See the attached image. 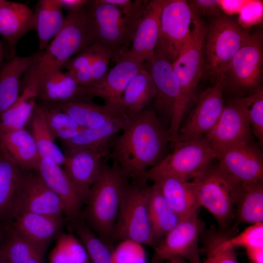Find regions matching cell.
<instances>
[{
	"instance_id": "cell-1",
	"label": "cell",
	"mask_w": 263,
	"mask_h": 263,
	"mask_svg": "<svg viewBox=\"0 0 263 263\" xmlns=\"http://www.w3.org/2000/svg\"><path fill=\"white\" fill-rule=\"evenodd\" d=\"M122 131L113 142L108 159L119 166L128 179H142L169 153L168 131L151 105L131 117Z\"/></svg>"
},
{
	"instance_id": "cell-18",
	"label": "cell",
	"mask_w": 263,
	"mask_h": 263,
	"mask_svg": "<svg viewBox=\"0 0 263 263\" xmlns=\"http://www.w3.org/2000/svg\"><path fill=\"white\" fill-rule=\"evenodd\" d=\"M216 160L226 173L242 184L263 182V154L253 140L216 152Z\"/></svg>"
},
{
	"instance_id": "cell-28",
	"label": "cell",
	"mask_w": 263,
	"mask_h": 263,
	"mask_svg": "<svg viewBox=\"0 0 263 263\" xmlns=\"http://www.w3.org/2000/svg\"><path fill=\"white\" fill-rule=\"evenodd\" d=\"M24 170L0 152V223L13 221Z\"/></svg>"
},
{
	"instance_id": "cell-2",
	"label": "cell",
	"mask_w": 263,
	"mask_h": 263,
	"mask_svg": "<svg viewBox=\"0 0 263 263\" xmlns=\"http://www.w3.org/2000/svg\"><path fill=\"white\" fill-rule=\"evenodd\" d=\"M149 1L129 0L119 7L102 0H87L84 7L88 47L99 44L110 50L112 59L118 61L130 48Z\"/></svg>"
},
{
	"instance_id": "cell-33",
	"label": "cell",
	"mask_w": 263,
	"mask_h": 263,
	"mask_svg": "<svg viewBox=\"0 0 263 263\" xmlns=\"http://www.w3.org/2000/svg\"><path fill=\"white\" fill-rule=\"evenodd\" d=\"M235 226L263 223V182L243 184L235 207Z\"/></svg>"
},
{
	"instance_id": "cell-19",
	"label": "cell",
	"mask_w": 263,
	"mask_h": 263,
	"mask_svg": "<svg viewBox=\"0 0 263 263\" xmlns=\"http://www.w3.org/2000/svg\"><path fill=\"white\" fill-rule=\"evenodd\" d=\"M143 68V63L122 58L100 80L91 86L83 87L82 95L101 98L105 104L122 109V96L127 85Z\"/></svg>"
},
{
	"instance_id": "cell-10",
	"label": "cell",
	"mask_w": 263,
	"mask_h": 263,
	"mask_svg": "<svg viewBox=\"0 0 263 263\" xmlns=\"http://www.w3.org/2000/svg\"><path fill=\"white\" fill-rule=\"evenodd\" d=\"M214 160L216 152L205 136L176 143L171 152L157 165L148 170L143 179L167 174L190 181L202 173Z\"/></svg>"
},
{
	"instance_id": "cell-27",
	"label": "cell",
	"mask_w": 263,
	"mask_h": 263,
	"mask_svg": "<svg viewBox=\"0 0 263 263\" xmlns=\"http://www.w3.org/2000/svg\"><path fill=\"white\" fill-rule=\"evenodd\" d=\"M0 152L23 170L37 169L40 157L25 128L0 133Z\"/></svg>"
},
{
	"instance_id": "cell-43",
	"label": "cell",
	"mask_w": 263,
	"mask_h": 263,
	"mask_svg": "<svg viewBox=\"0 0 263 263\" xmlns=\"http://www.w3.org/2000/svg\"><path fill=\"white\" fill-rule=\"evenodd\" d=\"M92 45L94 48V57L89 67L93 79L92 85L100 80L107 73L110 60L112 58L110 50L99 44Z\"/></svg>"
},
{
	"instance_id": "cell-32",
	"label": "cell",
	"mask_w": 263,
	"mask_h": 263,
	"mask_svg": "<svg viewBox=\"0 0 263 263\" xmlns=\"http://www.w3.org/2000/svg\"><path fill=\"white\" fill-rule=\"evenodd\" d=\"M62 9L59 0L38 1L34 12L39 51H44L63 27L65 17L63 15Z\"/></svg>"
},
{
	"instance_id": "cell-12",
	"label": "cell",
	"mask_w": 263,
	"mask_h": 263,
	"mask_svg": "<svg viewBox=\"0 0 263 263\" xmlns=\"http://www.w3.org/2000/svg\"><path fill=\"white\" fill-rule=\"evenodd\" d=\"M205 226L198 216L182 219L154 247L152 263H166L174 258L201 263L199 241Z\"/></svg>"
},
{
	"instance_id": "cell-36",
	"label": "cell",
	"mask_w": 263,
	"mask_h": 263,
	"mask_svg": "<svg viewBox=\"0 0 263 263\" xmlns=\"http://www.w3.org/2000/svg\"><path fill=\"white\" fill-rule=\"evenodd\" d=\"M31 134L41 158L52 159L59 166L63 165L65 155L55 143L47 125L40 105L37 103L30 120Z\"/></svg>"
},
{
	"instance_id": "cell-46",
	"label": "cell",
	"mask_w": 263,
	"mask_h": 263,
	"mask_svg": "<svg viewBox=\"0 0 263 263\" xmlns=\"http://www.w3.org/2000/svg\"><path fill=\"white\" fill-rule=\"evenodd\" d=\"M246 252L251 263H263V246L249 248Z\"/></svg>"
},
{
	"instance_id": "cell-14",
	"label": "cell",
	"mask_w": 263,
	"mask_h": 263,
	"mask_svg": "<svg viewBox=\"0 0 263 263\" xmlns=\"http://www.w3.org/2000/svg\"><path fill=\"white\" fill-rule=\"evenodd\" d=\"M223 93L220 79L201 94L186 123L180 128L175 144L203 137L212 129L224 108Z\"/></svg>"
},
{
	"instance_id": "cell-40",
	"label": "cell",
	"mask_w": 263,
	"mask_h": 263,
	"mask_svg": "<svg viewBox=\"0 0 263 263\" xmlns=\"http://www.w3.org/2000/svg\"><path fill=\"white\" fill-rule=\"evenodd\" d=\"M72 227L92 263H113V251L110 245L97 237L88 226L77 220Z\"/></svg>"
},
{
	"instance_id": "cell-48",
	"label": "cell",
	"mask_w": 263,
	"mask_h": 263,
	"mask_svg": "<svg viewBox=\"0 0 263 263\" xmlns=\"http://www.w3.org/2000/svg\"><path fill=\"white\" fill-rule=\"evenodd\" d=\"M6 236V228L4 224L0 223V246L3 244Z\"/></svg>"
},
{
	"instance_id": "cell-23",
	"label": "cell",
	"mask_w": 263,
	"mask_h": 263,
	"mask_svg": "<svg viewBox=\"0 0 263 263\" xmlns=\"http://www.w3.org/2000/svg\"><path fill=\"white\" fill-rule=\"evenodd\" d=\"M92 98L79 96L70 101L56 106L69 115L82 128L101 126L113 120L129 116L119 107L94 103Z\"/></svg>"
},
{
	"instance_id": "cell-42",
	"label": "cell",
	"mask_w": 263,
	"mask_h": 263,
	"mask_svg": "<svg viewBox=\"0 0 263 263\" xmlns=\"http://www.w3.org/2000/svg\"><path fill=\"white\" fill-rule=\"evenodd\" d=\"M228 241L234 247L246 249L263 246V223L252 224L237 235L230 236Z\"/></svg>"
},
{
	"instance_id": "cell-15",
	"label": "cell",
	"mask_w": 263,
	"mask_h": 263,
	"mask_svg": "<svg viewBox=\"0 0 263 263\" xmlns=\"http://www.w3.org/2000/svg\"><path fill=\"white\" fill-rule=\"evenodd\" d=\"M143 65L150 73L156 90L152 106L163 125L167 122L169 130L180 94L172 64L154 55Z\"/></svg>"
},
{
	"instance_id": "cell-24",
	"label": "cell",
	"mask_w": 263,
	"mask_h": 263,
	"mask_svg": "<svg viewBox=\"0 0 263 263\" xmlns=\"http://www.w3.org/2000/svg\"><path fill=\"white\" fill-rule=\"evenodd\" d=\"M36 30L34 12L27 5L14 1L0 0V35L7 41L12 55H16L19 40Z\"/></svg>"
},
{
	"instance_id": "cell-45",
	"label": "cell",
	"mask_w": 263,
	"mask_h": 263,
	"mask_svg": "<svg viewBox=\"0 0 263 263\" xmlns=\"http://www.w3.org/2000/svg\"><path fill=\"white\" fill-rule=\"evenodd\" d=\"M94 57V46L87 47L76 55L69 59L62 66V68L70 72H75L90 67Z\"/></svg>"
},
{
	"instance_id": "cell-22",
	"label": "cell",
	"mask_w": 263,
	"mask_h": 263,
	"mask_svg": "<svg viewBox=\"0 0 263 263\" xmlns=\"http://www.w3.org/2000/svg\"><path fill=\"white\" fill-rule=\"evenodd\" d=\"M11 224L21 236L46 251L50 243L61 234L62 216L24 212L18 214Z\"/></svg>"
},
{
	"instance_id": "cell-31",
	"label": "cell",
	"mask_w": 263,
	"mask_h": 263,
	"mask_svg": "<svg viewBox=\"0 0 263 263\" xmlns=\"http://www.w3.org/2000/svg\"><path fill=\"white\" fill-rule=\"evenodd\" d=\"M155 95L151 76L144 66L127 85L122 96L121 108L130 117H133L151 106Z\"/></svg>"
},
{
	"instance_id": "cell-39",
	"label": "cell",
	"mask_w": 263,
	"mask_h": 263,
	"mask_svg": "<svg viewBox=\"0 0 263 263\" xmlns=\"http://www.w3.org/2000/svg\"><path fill=\"white\" fill-rule=\"evenodd\" d=\"M39 105L48 128L55 139H59L63 142L68 141L77 135L83 129L69 115L56 107Z\"/></svg>"
},
{
	"instance_id": "cell-7",
	"label": "cell",
	"mask_w": 263,
	"mask_h": 263,
	"mask_svg": "<svg viewBox=\"0 0 263 263\" xmlns=\"http://www.w3.org/2000/svg\"><path fill=\"white\" fill-rule=\"evenodd\" d=\"M249 30L223 13L207 25L203 45V77L214 84L222 77Z\"/></svg>"
},
{
	"instance_id": "cell-6",
	"label": "cell",
	"mask_w": 263,
	"mask_h": 263,
	"mask_svg": "<svg viewBox=\"0 0 263 263\" xmlns=\"http://www.w3.org/2000/svg\"><path fill=\"white\" fill-rule=\"evenodd\" d=\"M190 182L200 206L212 214L221 230H227L235 219V205L243 184L213 162Z\"/></svg>"
},
{
	"instance_id": "cell-38",
	"label": "cell",
	"mask_w": 263,
	"mask_h": 263,
	"mask_svg": "<svg viewBox=\"0 0 263 263\" xmlns=\"http://www.w3.org/2000/svg\"><path fill=\"white\" fill-rule=\"evenodd\" d=\"M50 263H90L88 253L78 238L61 234L49 256Z\"/></svg>"
},
{
	"instance_id": "cell-35",
	"label": "cell",
	"mask_w": 263,
	"mask_h": 263,
	"mask_svg": "<svg viewBox=\"0 0 263 263\" xmlns=\"http://www.w3.org/2000/svg\"><path fill=\"white\" fill-rule=\"evenodd\" d=\"M131 119L125 116L110 121L101 126L83 128L77 135L64 142L67 150L93 148L104 145L126 127Z\"/></svg>"
},
{
	"instance_id": "cell-21",
	"label": "cell",
	"mask_w": 263,
	"mask_h": 263,
	"mask_svg": "<svg viewBox=\"0 0 263 263\" xmlns=\"http://www.w3.org/2000/svg\"><path fill=\"white\" fill-rule=\"evenodd\" d=\"M36 170L45 184L61 201L64 213L73 222L78 220L85 202L63 169L52 159L40 157Z\"/></svg>"
},
{
	"instance_id": "cell-37",
	"label": "cell",
	"mask_w": 263,
	"mask_h": 263,
	"mask_svg": "<svg viewBox=\"0 0 263 263\" xmlns=\"http://www.w3.org/2000/svg\"><path fill=\"white\" fill-rule=\"evenodd\" d=\"M205 233L204 263H238L237 253L228 241L229 231L212 229Z\"/></svg>"
},
{
	"instance_id": "cell-13",
	"label": "cell",
	"mask_w": 263,
	"mask_h": 263,
	"mask_svg": "<svg viewBox=\"0 0 263 263\" xmlns=\"http://www.w3.org/2000/svg\"><path fill=\"white\" fill-rule=\"evenodd\" d=\"M110 141L102 146L66 151L63 170L86 203L110 153Z\"/></svg>"
},
{
	"instance_id": "cell-25",
	"label": "cell",
	"mask_w": 263,
	"mask_h": 263,
	"mask_svg": "<svg viewBox=\"0 0 263 263\" xmlns=\"http://www.w3.org/2000/svg\"><path fill=\"white\" fill-rule=\"evenodd\" d=\"M83 87L73 74L61 69L41 78L37 86V101L45 106H56L73 100L82 95Z\"/></svg>"
},
{
	"instance_id": "cell-20",
	"label": "cell",
	"mask_w": 263,
	"mask_h": 263,
	"mask_svg": "<svg viewBox=\"0 0 263 263\" xmlns=\"http://www.w3.org/2000/svg\"><path fill=\"white\" fill-rule=\"evenodd\" d=\"M162 4L163 0H149L139 20L132 44L122 58L143 63L154 55Z\"/></svg>"
},
{
	"instance_id": "cell-44",
	"label": "cell",
	"mask_w": 263,
	"mask_h": 263,
	"mask_svg": "<svg viewBox=\"0 0 263 263\" xmlns=\"http://www.w3.org/2000/svg\"><path fill=\"white\" fill-rule=\"evenodd\" d=\"M189 7L193 13L213 18L223 13L219 0H187Z\"/></svg>"
},
{
	"instance_id": "cell-9",
	"label": "cell",
	"mask_w": 263,
	"mask_h": 263,
	"mask_svg": "<svg viewBox=\"0 0 263 263\" xmlns=\"http://www.w3.org/2000/svg\"><path fill=\"white\" fill-rule=\"evenodd\" d=\"M143 179L128 182L121 202L113 241H130L153 247L149 214L150 186Z\"/></svg>"
},
{
	"instance_id": "cell-29",
	"label": "cell",
	"mask_w": 263,
	"mask_h": 263,
	"mask_svg": "<svg viewBox=\"0 0 263 263\" xmlns=\"http://www.w3.org/2000/svg\"><path fill=\"white\" fill-rule=\"evenodd\" d=\"M149 214L154 248L182 220L170 206L158 184L154 182L150 186Z\"/></svg>"
},
{
	"instance_id": "cell-47",
	"label": "cell",
	"mask_w": 263,
	"mask_h": 263,
	"mask_svg": "<svg viewBox=\"0 0 263 263\" xmlns=\"http://www.w3.org/2000/svg\"><path fill=\"white\" fill-rule=\"evenodd\" d=\"M62 8L68 11L75 10L83 7L87 0H59Z\"/></svg>"
},
{
	"instance_id": "cell-4",
	"label": "cell",
	"mask_w": 263,
	"mask_h": 263,
	"mask_svg": "<svg viewBox=\"0 0 263 263\" xmlns=\"http://www.w3.org/2000/svg\"><path fill=\"white\" fill-rule=\"evenodd\" d=\"M128 179L119 166L104 163L101 173L91 188L86 210V218L98 237L109 245Z\"/></svg>"
},
{
	"instance_id": "cell-16",
	"label": "cell",
	"mask_w": 263,
	"mask_h": 263,
	"mask_svg": "<svg viewBox=\"0 0 263 263\" xmlns=\"http://www.w3.org/2000/svg\"><path fill=\"white\" fill-rule=\"evenodd\" d=\"M205 136L215 152L252 141L250 125L239 97L225 104L217 122Z\"/></svg>"
},
{
	"instance_id": "cell-17",
	"label": "cell",
	"mask_w": 263,
	"mask_h": 263,
	"mask_svg": "<svg viewBox=\"0 0 263 263\" xmlns=\"http://www.w3.org/2000/svg\"><path fill=\"white\" fill-rule=\"evenodd\" d=\"M24 212L54 216H62L64 213L61 201L45 184L36 169L23 171L14 219Z\"/></svg>"
},
{
	"instance_id": "cell-52",
	"label": "cell",
	"mask_w": 263,
	"mask_h": 263,
	"mask_svg": "<svg viewBox=\"0 0 263 263\" xmlns=\"http://www.w3.org/2000/svg\"></svg>"
},
{
	"instance_id": "cell-30",
	"label": "cell",
	"mask_w": 263,
	"mask_h": 263,
	"mask_svg": "<svg viewBox=\"0 0 263 263\" xmlns=\"http://www.w3.org/2000/svg\"><path fill=\"white\" fill-rule=\"evenodd\" d=\"M36 55V53L26 56H15L0 68V115L19 98L21 76Z\"/></svg>"
},
{
	"instance_id": "cell-5",
	"label": "cell",
	"mask_w": 263,
	"mask_h": 263,
	"mask_svg": "<svg viewBox=\"0 0 263 263\" xmlns=\"http://www.w3.org/2000/svg\"><path fill=\"white\" fill-rule=\"evenodd\" d=\"M194 14L191 38L172 63L180 90L178 105L168 130L172 145L176 141L188 106L203 78V45L207 24L199 15Z\"/></svg>"
},
{
	"instance_id": "cell-26",
	"label": "cell",
	"mask_w": 263,
	"mask_h": 263,
	"mask_svg": "<svg viewBox=\"0 0 263 263\" xmlns=\"http://www.w3.org/2000/svg\"><path fill=\"white\" fill-rule=\"evenodd\" d=\"M150 180L156 182L171 208L182 219L198 216L201 208L190 181L170 175H158Z\"/></svg>"
},
{
	"instance_id": "cell-51",
	"label": "cell",
	"mask_w": 263,
	"mask_h": 263,
	"mask_svg": "<svg viewBox=\"0 0 263 263\" xmlns=\"http://www.w3.org/2000/svg\"><path fill=\"white\" fill-rule=\"evenodd\" d=\"M0 258H1V255H0Z\"/></svg>"
},
{
	"instance_id": "cell-11",
	"label": "cell",
	"mask_w": 263,
	"mask_h": 263,
	"mask_svg": "<svg viewBox=\"0 0 263 263\" xmlns=\"http://www.w3.org/2000/svg\"><path fill=\"white\" fill-rule=\"evenodd\" d=\"M194 15L187 0H163L154 55L172 64L191 38Z\"/></svg>"
},
{
	"instance_id": "cell-8",
	"label": "cell",
	"mask_w": 263,
	"mask_h": 263,
	"mask_svg": "<svg viewBox=\"0 0 263 263\" xmlns=\"http://www.w3.org/2000/svg\"><path fill=\"white\" fill-rule=\"evenodd\" d=\"M224 93L244 96L263 88V34L249 31L221 77Z\"/></svg>"
},
{
	"instance_id": "cell-50",
	"label": "cell",
	"mask_w": 263,
	"mask_h": 263,
	"mask_svg": "<svg viewBox=\"0 0 263 263\" xmlns=\"http://www.w3.org/2000/svg\"><path fill=\"white\" fill-rule=\"evenodd\" d=\"M1 255V254H0ZM0 263H9L1 255V258L0 260Z\"/></svg>"
},
{
	"instance_id": "cell-41",
	"label": "cell",
	"mask_w": 263,
	"mask_h": 263,
	"mask_svg": "<svg viewBox=\"0 0 263 263\" xmlns=\"http://www.w3.org/2000/svg\"><path fill=\"white\" fill-rule=\"evenodd\" d=\"M249 121L251 131L261 147L263 145V89L250 94L239 97Z\"/></svg>"
},
{
	"instance_id": "cell-3",
	"label": "cell",
	"mask_w": 263,
	"mask_h": 263,
	"mask_svg": "<svg viewBox=\"0 0 263 263\" xmlns=\"http://www.w3.org/2000/svg\"><path fill=\"white\" fill-rule=\"evenodd\" d=\"M84 6L68 11L63 27L43 51H38L23 75V84L37 87L47 74L61 69L74 55L89 47Z\"/></svg>"
},
{
	"instance_id": "cell-34",
	"label": "cell",
	"mask_w": 263,
	"mask_h": 263,
	"mask_svg": "<svg viewBox=\"0 0 263 263\" xmlns=\"http://www.w3.org/2000/svg\"><path fill=\"white\" fill-rule=\"evenodd\" d=\"M37 103L36 91L23 87L15 103L0 115V133L25 128Z\"/></svg>"
},
{
	"instance_id": "cell-49",
	"label": "cell",
	"mask_w": 263,
	"mask_h": 263,
	"mask_svg": "<svg viewBox=\"0 0 263 263\" xmlns=\"http://www.w3.org/2000/svg\"><path fill=\"white\" fill-rule=\"evenodd\" d=\"M166 263H188L185 260L180 258H174L169 260Z\"/></svg>"
}]
</instances>
